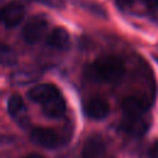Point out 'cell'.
<instances>
[{"instance_id": "obj_2", "label": "cell", "mask_w": 158, "mask_h": 158, "mask_svg": "<svg viewBox=\"0 0 158 158\" xmlns=\"http://www.w3.org/2000/svg\"><path fill=\"white\" fill-rule=\"evenodd\" d=\"M121 128L131 137H142L151 126L149 115L144 112H122Z\"/></svg>"}, {"instance_id": "obj_8", "label": "cell", "mask_w": 158, "mask_h": 158, "mask_svg": "<svg viewBox=\"0 0 158 158\" xmlns=\"http://www.w3.org/2000/svg\"><path fill=\"white\" fill-rule=\"evenodd\" d=\"M106 154V144L100 135H93L86 138L81 157L83 158H104Z\"/></svg>"}, {"instance_id": "obj_7", "label": "cell", "mask_w": 158, "mask_h": 158, "mask_svg": "<svg viewBox=\"0 0 158 158\" xmlns=\"http://www.w3.org/2000/svg\"><path fill=\"white\" fill-rule=\"evenodd\" d=\"M109 102L100 96L90 98L84 104V114L91 120H102L109 115Z\"/></svg>"}, {"instance_id": "obj_11", "label": "cell", "mask_w": 158, "mask_h": 158, "mask_svg": "<svg viewBox=\"0 0 158 158\" xmlns=\"http://www.w3.org/2000/svg\"><path fill=\"white\" fill-rule=\"evenodd\" d=\"M59 89L54 84H38L35 85L28 90V99L37 102V104H43L46 100L52 98L53 95L58 94Z\"/></svg>"}, {"instance_id": "obj_14", "label": "cell", "mask_w": 158, "mask_h": 158, "mask_svg": "<svg viewBox=\"0 0 158 158\" xmlns=\"http://www.w3.org/2000/svg\"><path fill=\"white\" fill-rule=\"evenodd\" d=\"M141 158H158V138L152 141L149 146L144 148Z\"/></svg>"}, {"instance_id": "obj_1", "label": "cell", "mask_w": 158, "mask_h": 158, "mask_svg": "<svg viewBox=\"0 0 158 158\" xmlns=\"http://www.w3.org/2000/svg\"><path fill=\"white\" fill-rule=\"evenodd\" d=\"M123 75L125 64L120 57L114 54H104L88 67V77L95 81L115 84L118 83Z\"/></svg>"}, {"instance_id": "obj_10", "label": "cell", "mask_w": 158, "mask_h": 158, "mask_svg": "<svg viewBox=\"0 0 158 158\" xmlns=\"http://www.w3.org/2000/svg\"><path fill=\"white\" fill-rule=\"evenodd\" d=\"M47 44L57 51H67L70 46L68 31L63 27H54L47 36Z\"/></svg>"}, {"instance_id": "obj_18", "label": "cell", "mask_w": 158, "mask_h": 158, "mask_svg": "<svg viewBox=\"0 0 158 158\" xmlns=\"http://www.w3.org/2000/svg\"><path fill=\"white\" fill-rule=\"evenodd\" d=\"M154 58H156V60L158 62V52H157V53H154Z\"/></svg>"}, {"instance_id": "obj_3", "label": "cell", "mask_w": 158, "mask_h": 158, "mask_svg": "<svg viewBox=\"0 0 158 158\" xmlns=\"http://www.w3.org/2000/svg\"><path fill=\"white\" fill-rule=\"evenodd\" d=\"M49 26L48 20L43 15H35L32 16L26 25L23 26L22 30V36L23 40L27 43H36L38 42L47 32Z\"/></svg>"}, {"instance_id": "obj_15", "label": "cell", "mask_w": 158, "mask_h": 158, "mask_svg": "<svg viewBox=\"0 0 158 158\" xmlns=\"http://www.w3.org/2000/svg\"><path fill=\"white\" fill-rule=\"evenodd\" d=\"M30 1H35V2H40L42 5L53 7V9H62L64 6L63 0H30Z\"/></svg>"}, {"instance_id": "obj_12", "label": "cell", "mask_w": 158, "mask_h": 158, "mask_svg": "<svg viewBox=\"0 0 158 158\" xmlns=\"http://www.w3.org/2000/svg\"><path fill=\"white\" fill-rule=\"evenodd\" d=\"M40 77H41V74L37 70L21 69V70H16L11 74V81L16 85H25V84L36 81Z\"/></svg>"}, {"instance_id": "obj_16", "label": "cell", "mask_w": 158, "mask_h": 158, "mask_svg": "<svg viewBox=\"0 0 158 158\" xmlns=\"http://www.w3.org/2000/svg\"><path fill=\"white\" fill-rule=\"evenodd\" d=\"M142 1L149 9H158V0H142Z\"/></svg>"}, {"instance_id": "obj_4", "label": "cell", "mask_w": 158, "mask_h": 158, "mask_svg": "<svg viewBox=\"0 0 158 158\" xmlns=\"http://www.w3.org/2000/svg\"><path fill=\"white\" fill-rule=\"evenodd\" d=\"M31 141L42 148H57L62 144V137L57 131L47 127H36L30 133Z\"/></svg>"}, {"instance_id": "obj_17", "label": "cell", "mask_w": 158, "mask_h": 158, "mask_svg": "<svg viewBox=\"0 0 158 158\" xmlns=\"http://www.w3.org/2000/svg\"><path fill=\"white\" fill-rule=\"evenodd\" d=\"M26 158H43V157L40 156V154H30V156H27Z\"/></svg>"}, {"instance_id": "obj_6", "label": "cell", "mask_w": 158, "mask_h": 158, "mask_svg": "<svg viewBox=\"0 0 158 158\" xmlns=\"http://www.w3.org/2000/svg\"><path fill=\"white\" fill-rule=\"evenodd\" d=\"M7 111L9 115L14 118V121L21 126V127H27L28 122H30V117L27 114V109L26 105L22 100L21 96L19 95H12L9 101H7Z\"/></svg>"}, {"instance_id": "obj_9", "label": "cell", "mask_w": 158, "mask_h": 158, "mask_svg": "<svg viewBox=\"0 0 158 158\" xmlns=\"http://www.w3.org/2000/svg\"><path fill=\"white\" fill-rule=\"evenodd\" d=\"M41 107L42 112L49 118H59L65 114V101L60 91L41 104Z\"/></svg>"}, {"instance_id": "obj_13", "label": "cell", "mask_w": 158, "mask_h": 158, "mask_svg": "<svg viewBox=\"0 0 158 158\" xmlns=\"http://www.w3.org/2000/svg\"><path fill=\"white\" fill-rule=\"evenodd\" d=\"M16 62V54L15 52L7 47L6 44H2L1 47V63L2 65H11Z\"/></svg>"}, {"instance_id": "obj_5", "label": "cell", "mask_w": 158, "mask_h": 158, "mask_svg": "<svg viewBox=\"0 0 158 158\" xmlns=\"http://www.w3.org/2000/svg\"><path fill=\"white\" fill-rule=\"evenodd\" d=\"M25 16V7L19 1L6 4L1 10V22L6 28L16 27Z\"/></svg>"}]
</instances>
